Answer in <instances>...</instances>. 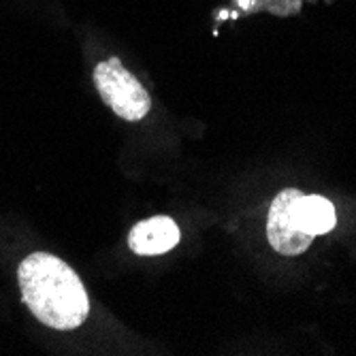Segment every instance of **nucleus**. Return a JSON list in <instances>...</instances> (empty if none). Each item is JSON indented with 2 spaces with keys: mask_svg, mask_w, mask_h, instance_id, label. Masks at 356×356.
<instances>
[{
  "mask_svg": "<svg viewBox=\"0 0 356 356\" xmlns=\"http://www.w3.org/2000/svg\"><path fill=\"white\" fill-rule=\"evenodd\" d=\"M17 282L22 301L41 325L54 331H73L90 314V299L77 271L49 252L28 254Z\"/></svg>",
  "mask_w": 356,
  "mask_h": 356,
  "instance_id": "f257e3e1",
  "label": "nucleus"
},
{
  "mask_svg": "<svg viewBox=\"0 0 356 356\" xmlns=\"http://www.w3.org/2000/svg\"><path fill=\"white\" fill-rule=\"evenodd\" d=\"M94 86L103 103L122 120L139 122L152 109V96L143 83L128 71L120 58L103 60L94 67Z\"/></svg>",
  "mask_w": 356,
  "mask_h": 356,
  "instance_id": "f03ea898",
  "label": "nucleus"
},
{
  "mask_svg": "<svg viewBox=\"0 0 356 356\" xmlns=\"http://www.w3.org/2000/svg\"><path fill=\"white\" fill-rule=\"evenodd\" d=\"M301 194L303 192L297 188L282 190L273 199L267 216V239L282 256H299L314 243V235L305 233L299 226L297 203Z\"/></svg>",
  "mask_w": 356,
  "mask_h": 356,
  "instance_id": "7ed1b4c3",
  "label": "nucleus"
},
{
  "mask_svg": "<svg viewBox=\"0 0 356 356\" xmlns=\"http://www.w3.org/2000/svg\"><path fill=\"white\" fill-rule=\"evenodd\" d=\"M177 224L167 216H154L133 226L128 233V248L139 256H158L179 243Z\"/></svg>",
  "mask_w": 356,
  "mask_h": 356,
  "instance_id": "20e7f679",
  "label": "nucleus"
},
{
  "mask_svg": "<svg viewBox=\"0 0 356 356\" xmlns=\"http://www.w3.org/2000/svg\"><path fill=\"white\" fill-rule=\"evenodd\" d=\"M297 218H299V226L309 233V235H327L335 229L337 224V213H335V205L320 197V194H301V199L297 203Z\"/></svg>",
  "mask_w": 356,
  "mask_h": 356,
  "instance_id": "39448f33",
  "label": "nucleus"
}]
</instances>
